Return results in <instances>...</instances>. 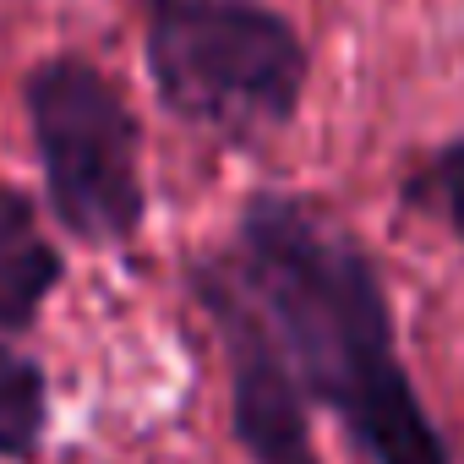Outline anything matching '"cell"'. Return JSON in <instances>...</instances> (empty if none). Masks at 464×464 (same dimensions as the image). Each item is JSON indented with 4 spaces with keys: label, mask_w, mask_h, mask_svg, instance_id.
Returning a JSON list of instances; mask_svg holds the SVG:
<instances>
[{
    "label": "cell",
    "mask_w": 464,
    "mask_h": 464,
    "mask_svg": "<svg viewBox=\"0 0 464 464\" xmlns=\"http://www.w3.org/2000/svg\"><path fill=\"white\" fill-rule=\"evenodd\" d=\"M257 312L306 404L328 410L372 464H453L393 328V301L361 236L295 191H252L236 236L208 252Z\"/></svg>",
    "instance_id": "obj_1"
},
{
    "label": "cell",
    "mask_w": 464,
    "mask_h": 464,
    "mask_svg": "<svg viewBox=\"0 0 464 464\" xmlns=\"http://www.w3.org/2000/svg\"><path fill=\"white\" fill-rule=\"evenodd\" d=\"M23 115L55 224L93 252L131 246L148 224V180L142 121L121 82L77 50L44 55L23 77Z\"/></svg>",
    "instance_id": "obj_3"
},
{
    "label": "cell",
    "mask_w": 464,
    "mask_h": 464,
    "mask_svg": "<svg viewBox=\"0 0 464 464\" xmlns=\"http://www.w3.org/2000/svg\"><path fill=\"white\" fill-rule=\"evenodd\" d=\"M142 66L159 104L224 148L285 137L312 82L301 28L268 0H142Z\"/></svg>",
    "instance_id": "obj_2"
},
{
    "label": "cell",
    "mask_w": 464,
    "mask_h": 464,
    "mask_svg": "<svg viewBox=\"0 0 464 464\" xmlns=\"http://www.w3.org/2000/svg\"><path fill=\"white\" fill-rule=\"evenodd\" d=\"M393 202H399L404 218H426L464 246V137H448V142L426 148L399 175Z\"/></svg>",
    "instance_id": "obj_7"
},
{
    "label": "cell",
    "mask_w": 464,
    "mask_h": 464,
    "mask_svg": "<svg viewBox=\"0 0 464 464\" xmlns=\"http://www.w3.org/2000/svg\"><path fill=\"white\" fill-rule=\"evenodd\" d=\"M66 285V252L50 241L39 197L0 180V339L28 334Z\"/></svg>",
    "instance_id": "obj_5"
},
{
    "label": "cell",
    "mask_w": 464,
    "mask_h": 464,
    "mask_svg": "<svg viewBox=\"0 0 464 464\" xmlns=\"http://www.w3.org/2000/svg\"><path fill=\"white\" fill-rule=\"evenodd\" d=\"M191 301L208 312L224 372H229V431L252 464H323L312 442V404L295 388L290 366L279 361L274 339L263 334L257 312L241 301V290L224 279V268L202 252L186 268Z\"/></svg>",
    "instance_id": "obj_4"
},
{
    "label": "cell",
    "mask_w": 464,
    "mask_h": 464,
    "mask_svg": "<svg viewBox=\"0 0 464 464\" xmlns=\"http://www.w3.org/2000/svg\"><path fill=\"white\" fill-rule=\"evenodd\" d=\"M50 426V377L34 355L0 339V464H34Z\"/></svg>",
    "instance_id": "obj_6"
}]
</instances>
